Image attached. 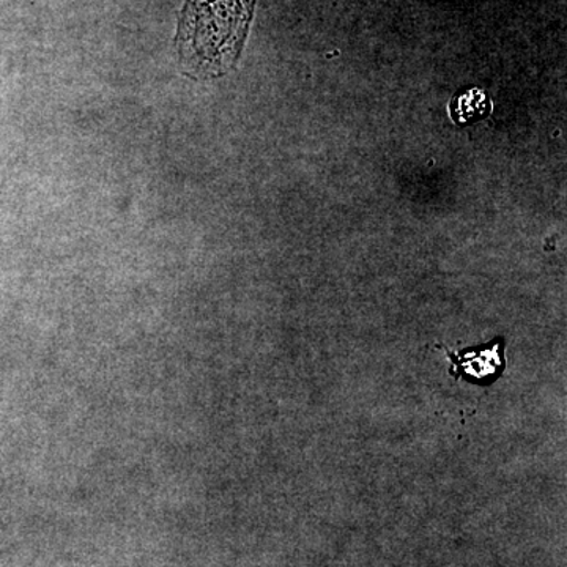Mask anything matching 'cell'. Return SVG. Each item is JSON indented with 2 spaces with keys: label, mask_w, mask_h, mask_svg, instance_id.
I'll return each mask as SVG.
<instances>
[{
  "label": "cell",
  "mask_w": 567,
  "mask_h": 567,
  "mask_svg": "<svg viewBox=\"0 0 567 567\" xmlns=\"http://www.w3.org/2000/svg\"><path fill=\"white\" fill-rule=\"evenodd\" d=\"M256 0H186L178 22L183 70L197 80L224 76L244 51Z\"/></svg>",
  "instance_id": "obj_1"
},
{
  "label": "cell",
  "mask_w": 567,
  "mask_h": 567,
  "mask_svg": "<svg viewBox=\"0 0 567 567\" xmlns=\"http://www.w3.org/2000/svg\"><path fill=\"white\" fill-rule=\"evenodd\" d=\"M457 374L468 382L477 385H488L495 382L496 377L505 369L503 360V342L496 339L492 346H483L480 349H468L457 354H450Z\"/></svg>",
  "instance_id": "obj_2"
},
{
  "label": "cell",
  "mask_w": 567,
  "mask_h": 567,
  "mask_svg": "<svg viewBox=\"0 0 567 567\" xmlns=\"http://www.w3.org/2000/svg\"><path fill=\"white\" fill-rule=\"evenodd\" d=\"M486 104H488L486 92L480 91V89L462 92L451 106L454 121L457 123L477 121L487 114Z\"/></svg>",
  "instance_id": "obj_3"
}]
</instances>
